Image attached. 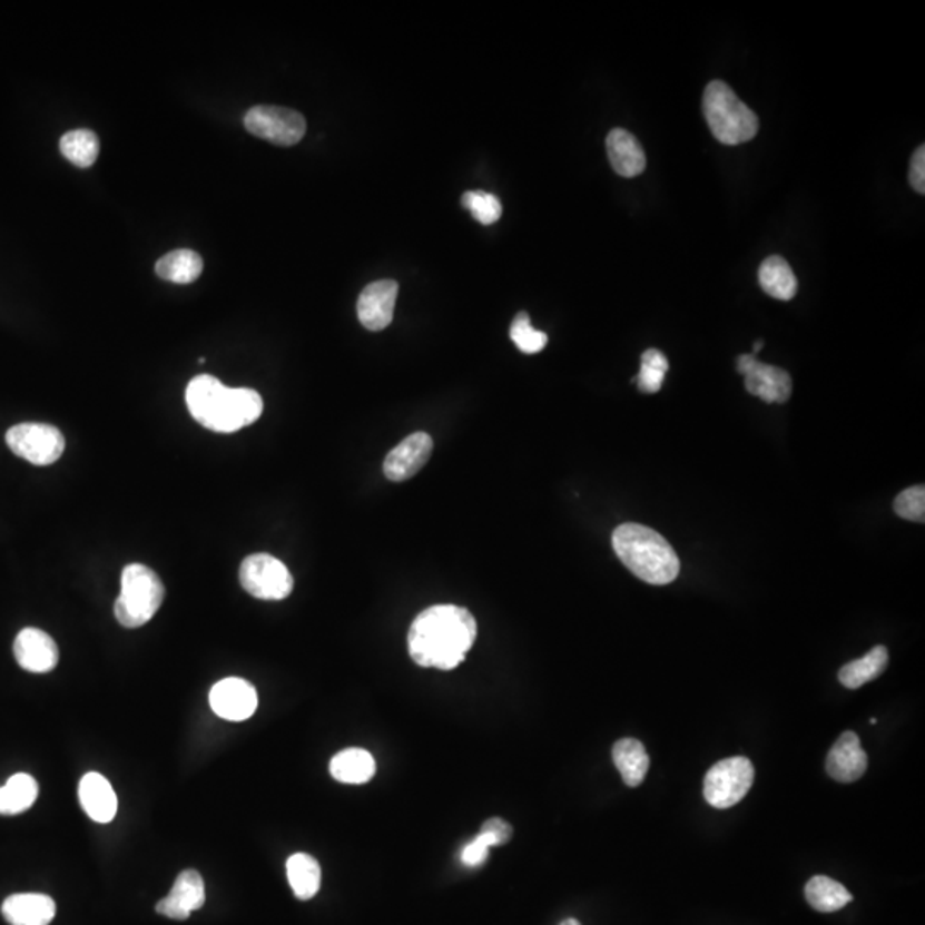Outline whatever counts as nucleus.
Instances as JSON below:
<instances>
[{"mask_svg":"<svg viewBox=\"0 0 925 925\" xmlns=\"http://www.w3.org/2000/svg\"><path fill=\"white\" fill-rule=\"evenodd\" d=\"M2 915L11 925H49L56 917V902L41 893H18L4 899Z\"/></svg>","mask_w":925,"mask_h":925,"instance_id":"nucleus-18","label":"nucleus"},{"mask_svg":"<svg viewBox=\"0 0 925 925\" xmlns=\"http://www.w3.org/2000/svg\"><path fill=\"white\" fill-rule=\"evenodd\" d=\"M612 759L628 787H638L643 784L648 768H650V758L640 740L631 739V737L617 740L612 747Z\"/></svg>","mask_w":925,"mask_h":925,"instance_id":"nucleus-20","label":"nucleus"},{"mask_svg":"<svg viewBox=\"0 0 925 925\" xmlns=\"http://www.w3.org/2000/svg\"><path fill=\"white\" fill-rule=\"evenodd\" d=\"M209 705L224 720L244 721L256 714L257 691L247 680L228 677L213 686Z\"/></svg>","mask_w":925,"mask_h":925,"instance_id":"nucleus-11","label":"nucleus"},{"mask_svg":"<svg viewBox=\"0 0 925 925\" xmlns=\"http://www.w3.org/2000/svg\"><path fill=\"white\" fill-rule=\"evenodd\" d=\"M122 588L116 600V619L127 629L151 621L165 599V587L157 572L145 564H129L122 571Z\"/></svg>","mask_w":925,"mask_h":925,"instance_id":"nucleus-5","label":"nucleus"},{"mask_svg":"<svg viewBox=\"0 0 925 925\" xmlns=\"http://www.w3.org/2000/svg\"><path fill=\"white\" fill-rule=\"evenodd\" d=\"M205 902V880L201 874L193 869L184 870L175 879L170 893L157 903V912L174 921H187Z\"/></svg>","mask_w":925,"mask_h":925,"instance_id":"nucleus-14","label":"nucleus"},{"mask_svg":"<svg viewBox=\"0 0 925 925\" xmlns=\"http://www.w3.org/2000/svg\"><path fill=\"white\" fill-rule=\"evenodd\" d=\"M908 179H911L912 187L917 190L918 194L925 193V148L921 146V148L915 149L914 157H912L911 161V174H908Z\"/></svg>","mask_w":925,"mask_h":925,"instance_id":"nucleus-34","label":"nucleus"},{"mask_svg":"<svg viewBox=\"0 0 925 925\" xmlns=\"http://www.w3.org/2000/svg\"><path fill=\"white\" fill-rule=\"evenodd\" d=\"M155 272L167 282L187 285L201 276L203 259L190 249L171 250L158 260Z\"/></svg>","mask_w":925,"mask_h":925,"instance_id":"nucleus-25","label":"nucleus"},{"mask_svg":"<svg viewBox=\"0 0 925 925\" xmlns=\"http://www.w3.org/2000/svg\"><path fill=\"white\" fill-rule=\"evenodd\" d=\"M561 925H581V924H580V922L577 921V918H565V921L562 922Z\"/></svg>","mask_w":925,"mask_h":925,"instance_id":"nucleus-36","label":"nucleus"},{"mask_svg":"<svg viewBox=\"0 0 925 925\" xmlns=\"http://www.w3.org/2000/svg\"><path fill=\"white\" fill-rule=\"evenodd\" d=\"M398 297V283L393 279H380L365 286L358 297L357 314L362 326L368 332H383L390 326L394 316V305Z\"/></svg>","mask_w":925,"mask_h":925,"instance_id":"nucleus-13","label":"nucleus"},{"mask_svg":"<svg viewBox=\"0 0 925 925\" xmlns=\"http://www.w3.org/2000/svg\"><path fill=\"white\" fill-rule=\"evenodd\" d=\"M16 662L33 673H47L59 663V648L52 636L37 628H27L16 636Z\"/></svg>","mask_w":925,"mask_h":925,"instance_id":"nucleus-15","label":"nucleus"},{"mask_svg":"<svg viewBox=\"0 0 925 925\" xmlns=\"http://www.w3.org/2000/svg\"><path fill=\"white\" fill-rule=\"evenodd\" d=\"M463 206L470 209L473 218L479 219L482 225H492L499 222L502 215V206L494 194L489 193H466L463 196Z\"/></svg>","mask_w":925,"mask_h":925,"instance_id":"nucleus-31","label":"nucleus"},{"mask_svg":"<svg viewBox=\"0 0 925 925\" xmlns=\"http://www.w3.org/2000/svg\"><path fill=\"white\" fill-rule=\"evenodd\" d=\"M895 511L903 520L915 521V523H924L925 521V488L924 485H915V488L903 491L898 498L895 499Z\"/></svg>","mask_w":925,"mask_h":925,"instance_id":"nucleus-32","label":"nucleus"},{"mask_svg":"<svg viewBox=\"0 0 925 925\" xmlns=\"http://www.w3.org/2000/svg\"><path fill=\"white\" fill-rule=\"evenodd\" d=\"M79 803L95 823L112 821L119 809L116 790L104 775L86 774L79 781Z\"/></svg>","mask_w":925,"mask_h":925,"instance_id":"nucleus-17","label":"nucleus"},{"mask_svg":"<svg viewBox=\"0 0 925 925\" xmlns=\"http://www.w3.org/2000/svg\"><path fill=\"white\" fill-rule=\"evenodd\" d=\"M806 899L814 911L831 914L847 907L852 895L838 880L828 876H814L806 885Z\"/></svg>","mask_w":925,"mask_h":925,"instance_id":"nucleus-26","label":"nucleus"},{"mask_svg":"<svg viewBox=\"0 0 925 925\" xmlns=\"http://www.w3.org/2000/svg\"><path fill=\"white\" fill-rule=\"evenodd\" d=\"M755 784V766L747 758L724 759L711 766L705 777V799L715 809H729L739 804Z\"/></svg>","mask_w":925,"mask_h":925,"instance_id":"nucleus-6","label":"nucleus"},{"mask_svg":"<svg viewBox=\"0 0 925 925\" xmlns=\"http://www.w3.org/2000/svg\"><path fill=\"white\" fill-rule=\"evenodd\" d=\"M610 165L621 177H638L647 168V155L640 141L626 129H612L607 136Z\"/></svg>","mask_w":925,"mask_h":925,"instance_id":"nucleus-19","label":"nucleus"},{"mask_svg":"<svg viewBox=\"0 0 925 925\" xmlns=\"http://www.w3.org/2000/svg\"><path fill=\"white\" fill-rule=\"evenodd\" d=\"M702 114L721 145H742L756 138L758 116L737 98L727 82L711 81L702 95Z\"/></svg>","mask_w":925,"mask_h":925,"instance_id":"nucleus-4","label":"nucleus"},{"mask_svg":"<svg viewBox=\"0 0 925 925\" xmlns=\"http://www.w3.org/2000/svg\"><path fill=\"white\" fill-rule=\"evenodd\" d=\"M511 340L523 354H539L547 346L545 333L537 332L527 313L518 314L511 324Z\"/></svg>","mask_w":925,"mask_h":925,"instance_id":"nucleus-30","label":"nucleus"},{"mask_svg":"<svg viewBox=\"0 0 925 925\" xmlns=\"http://www.w3.org/2000/svg\"><path fill=\"white\" fill-rule=\"evenodd\" d=\"M737 371L746 377V390L766 403H785L790 398L791 377L784 368L762 364L755 354L740 355Z\"/></svg>","mask_w":925,"mask_h":925,"instance_id":"nucleus-10","label":"nucleus"},{"mask_svg":"<svg viewBox=\"0 0 925 925\" xmlns=\"http://www.w3.org/2000/svg\"><path fill=\"white\" fill-rule=\"evenodd\" d=\"M60 152L76 167L90 168L100 155V139L94 130H69L60 139Z\"/></svg>","mask_w":925,"mask_h":925,"instance_id":"nucleus-28","label":"nucleus"},{"mask_svg":"<svg viewBox=\"0 0 925 925\" xmlns=\"http://www.w3.org/2000/svg\"><path fill=\"white\" fill-rule=\"evenodd\" d=\"M329 774L340 784L362 785L376 775V761L371 752L358 747L338 752L329 762Z\"/></svg>","mask_w":925,"mask_h":925,"instance_id":"nucleus-21","label":"nucleus"},{"mask_svg":"<svg viewBox=\"0 0 925 925\" xmlns=\"http://www.w3.org/2000/svg\"><path fill=\"white\" fill-rule=\"evenodd\" d=\"M482 831L489 833L494 838L495 845L508 844L513 836V828L501 818L488 819L483 823Z\"/></svg>","mask_w":925,"mask_h":925,"instance_id":"nucleus-35","label":"nucleus"},{"mask_svg":"<svg viewBox=\"0 0 925 925\" xmlns=\"http://www.w3.org/2000/svg\"><path fill=\"white\" fill-rule=\"evenodd\" d=\"M476 640V621L470 610L434 606L415 617L409 632V651L416 666L453 670Z\"/></svg>","mask_w":925,"mask_h":925,"instance_id":"nucleus-1","label":"nucleus"},{"mask_svg":"<svg viewBox=\"0 0 925 925\" xmlns=\"http://www.w3.org/2000/svg\"><path fill=\"white\" fill-rule=\"evenodd\" d=\"M238 580L247 593L259 600H283L294 590V578L288 568L269 554H253L244 559Z\"/></svg>","mask_w":925,"mask_h":925,"instance_id":"nucleus-8","label":"nucleus"},{"mask_svg":"<svg viewBox=\"0 0 925 925\" xmlns=\"http://www.w3.org/2000/svg\"><path fill=\"white\" fill-rule=\"evenodd\" d=\"M6 443L16 456L23 457L37 466L53 465L66 450V439L59 429L37 422H27L9 429Z\"/></svg>","mask_w":925,"mask_h":925,"instance_id":"nucleus-7","label":"nucleus"},{"mask_svg":"<svg viewBox=\"0 0 925 925\" xmlns=\"http://www.w3.org/2000/svg\"><path fill=\"white\" fill-rule=\"evenodd\" d=\"M612 545L622 564L647 583L669 584L679 577L680 561L676 550L651 528L638 523L621 524L613 530Z\"/></svg>","mask_w":925,"mask_h":925,"instance_id":"nucleus-3","label":"nucleus"},{"mask_svg":"<svg viewBox=\"0 0 925 925\" xmlns=\"http://www.w3.org/2000/svg\"><path fill=\"white\" fill-rule=\"evenodd\" d=\"M244 126L250 135L278 146H294L307 130L302 114L288 108L257 105L244 117Z\"/></svg>","mask_w":925,"mask_h":925,"instance_id":"nucleus-9","label":"nucleus"},{"mask_svg":"<svg viewBox=\"0 0 925 925\" xmlns=\"http://www.w3.org/2000/svg\"><path fill=\"white\" fill-rule=\"evenodd\" d=\"M761 346H762V342H758V343H756V345H755V354H758L759 350H761Z\"/></svg>","mask_w":925,"mask_h":925,"instance_id":"nucleus-37","label":"nucleus"},{"mask_svg":"<svg viewBox=\"0 0 925 925\" xmlns=\"http://www.w3.org/2000/svg\"><path fill=\"white\" fill-rule=\"evenodd\" d=\"M434 441L425 432H415L391 450L384 461V475L393 482H405L421 472L432 454Z\"/></svg>","mask_w":925,"mask_h":925,"instance_id":"nucleus-12","label":"nucleus"},{"mask_svg":"<svg viewBox=\"0 0 925 925\" xmlns=\"http://www.w3.org/2000/svg\"><path fill=\"white\" fill-rule=\"evenodd\" d=\"M38 799V784L31 775H12L0 787V814L16 816L30 809Z\"/></svg>","mask_w":925,"mask_h":925,"instance_id":"nucleus-27","label":"nucleus"},{"mask_svg":"<svg viewBox=\"0 0 925 925\" xmlns=\"http://www.w3.org/2000/svg\"><path fill=\"white\" fill-rule=\"evenodd\" d=\"M492 847H498L494 838L489 833L480 829L479 835L469 845H465V848L461 852V863L465 864L466 867L482 866L488 860L489 850Z\"/></svg>","mask_w":925,"mask_h":925,"instance_id":"nucleus-33","label":"nucleus"},{"mask_svg":"<svg viewBox=\"0 0 925 925\" xmlns=\"http://www.w3.org/2000/svg\"><path fill=\"white\" fill-rule=\"evenodd\" d=\"M286 877L292 892L302 902L314 898L321 888V867L308 854H295L286 860Z\"/></svg>","mask_w":925,"mask_h":925,"instance_id":"nucleus-23","label":"nucleus"},{"mask_svg":"<svg viewBox=\"0 0 925 925\" xmlns=\"http://www.w3.org/2000/svg\"><path fill=\"white\" fill-rule=\"evenodd\" d=\"M186 403L197 424L222 434H232L254 424L264 406L257 391L227 387L208 374L190 381L186 390Z\"/></svg>","mask_w":925,"mask_h":925,"instance_id":"nucleus-2","label":"nucleus"},{"mask_svg":"<svg viewBox=\"0 0 925 925\" xmlns=\"http://www.w3.org/2000/svg\"><path fill=\"white\" fill-rule=\"evenodd\" d=\"M669 371V361L657 348H650L641 355V371L636 376V383L643 393H658Z\"/></svg>","mask_w":925,"mask_h":925,"instance_id":"nucleus-29","label":"nucleus"},{"mask_svg":"<svg viewBox=\"0 0 925 925\" xmlns=\"http://www.w3.org/2000/svg\"><path fill=\"white\" fill-rule=\"evenodd\" d=\"M826 771L833 780L854 784L867 771V755L855 732L842 734L826 758Z\"/></svg>","mask_w":925,"mask_h":925,"instance_id":"nucleus-16","label":"nucleus"},{"mask_svg":"<svg viewBox=\"0 0 925 925\" xmlns=\"http://www.w3.org/2000/svg\"><path fill=\"white\" fill-rule=\"evenodd\" d=\"M889 653L886 647H874L863 658L842 667L838 679L848 689L863 688L870 680L877 679L888 667Z\"/></svg>","mask_w":925,"mask_h":925,"instance_id":"nucleus-24","label":"nucleus"},{"mask_svg":"<svg viewBox=\"0 0 925 925\" xmlns=\"http://www.w3.org/2000/svg\"><path fill=\"white\" fill-rule=\"evenodd\" d=\"M758 276L759 285L769 297L778 298V301H791L796 297L799 283L791 272L790 264L784 257H766L759 266Z\"/></svg>","mask_w":925,"mask_h":925,"instance_id":"nucleus-22","label":"nucleus"}]
</instances>
